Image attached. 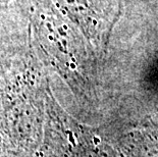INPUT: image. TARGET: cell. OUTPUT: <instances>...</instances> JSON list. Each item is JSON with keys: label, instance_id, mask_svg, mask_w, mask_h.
Returning <instances> with one entry per match:
<instances>
[{"label": "cell", "instance_id": "6da1fadb", "mask_svg": "<svg viewBox=\"0 0 158 157\" xmlns=\"http://www.w3.org/2000/svg\"><path fill=\"white\" fill-rule=\"evenodd\" d=\"M0 1H3V0H0Z\"/></svg>", "mask_w": 158, "mask_h": 157}]
</instances>
